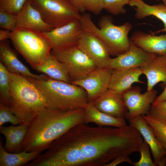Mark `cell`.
I'll return each instance as SVG.
<instances>
[{
    "mask_svg": "<svg viewBox=\"0 0 166 166\" xmlns=\"http://www.w3.org/2000/svg\"><path fill=\"white\" fill-rule=\"evenodd\" d=\"M142 136L129 125L122 128L76 125L33 160V166H106L117 157L139 152Z\"/></svg>",
    "mask_w": 166,
    "mask_h": 166,
    "instance_id": "1",
    "label": "cell"
},
{
    "mask_svg": "<svg viewBox=\"0 0 166 166\" xmlns=\"http://www.w3.org/2000/svg\"><path fill=\"white\" fill-rule=\"evenodd\" d=\"M85 108L64 110L47 107L41 110L29 125L22 144V151L46 150L69 129L84 123Z\"/></svg>",
    "mask_w": 166,
    "mask_h": 166,
    "instance_id": "2",
    "label": "cell"
},
{
    "mask_svg": "<svg viewBox=\"0 0 166 166\" xmlns=\"http://www.w3.org/2000/svg\"><path fill=\"white\" fill-rule=\"evenodd\" d=\"M10 108L20 124L29 126L37 115L47 107L38 89L26 77L10 73Z\"/></svg>",
    "mask_w": 166,
    "mask_h": 166,
    "instance_id": "3",
    "label": "cell"
},
{
    "mask_svg": "<svg viewBox=\"0 0 166 166\" xmlns=\"http://www.w3.org/2000/svg\"><path fill=\"white\" fill-rule=\"evenodd\" d=\"M39 90L48 108L64 110L85 108L89 103L86 91L71 83L52 79L26 77Z\"/></svg>",
    "mask_w": 166,
    "mask_h": 166,
    "instance_id": "4",
    "label": "cell"
},
{
    "mask_svg": "<svg viewBox=\"0 0 166 166\" xmlns=\"http://www.w3.org/2000/svg\"><path fill=\"white\" fill-rule=\"evenodd\" d=\"M79 21L82 29L99 39L107 48L111 56H118L129 48L131 40L128 34L132 28L130 23L127 22L121 25L116 26L113 24L112 18L106 15L100 18L98 28L88 13L81 14Z\"/></svg>",
    "mask_w": 166,
    "mask_h": 166,
    "instance_id": "5",
    "label": "cell"
},
{
    "mask_svg": "<svg viewBox=\"0 0 166 166\" xmlns=\"http://www.w3.org/2000/svg\"><path fill=\"white\" fill-rule=\"evenodd\" d=\"M9 39L32 68L43 63L51 54V43L43 32L17 28L10 33Z\"/></svg>",
    "mask_w": 166,
    "mask_h": 166,
    "instance_id": "6",
    "label": "cell"
},
{
    "mask_svg": "<svg viewBox=\"0 0 166 166\" xmlns=\"http://www.w3.org/2000/svg\"><path fill=\"white\" fill-rule=\"evenodd\" d=\"M46 23L54 28L79 20L80 12L67 0H30Z\"/></svg>",
    "mask_w": 166,
    "mask_h": 166,
    "instance_id": "7",
    "label": "cell"
},
{
    "mask_svg": "<svg viewBox=\"0 0 166 166\" xmlns=\"http://www.w3.org/2000/svg\"><path fill=\"white\" fill-rule=\"evenodd\" d=\"M51 54L63 63L72 81L81 80L97 68L87 56L76 45Z\"/></svg>",
    "mask_w": 166,
    "mask_h": 166,
    "instance_id": "8",
    "label": "cell"
},
{
    "mask_svg": "<svg viewBox=\"0 0 166 166\" xmlns=\"http://www.w3.org/2000/svg\"><path fill=\"white\" fill-rule=\"evenodd\" d=\"M157 91L153 89L142 93L140 89L131 87L122 94L127 109L125 118L128 120L146 115L156 97Z\"/></svg>",
    "mask_w": 166,
    "mask_h": 166,
    "instance_id": "9",
    "label": "cell"
},
{
    "mask_svg": "<svg viewBox=\"0 0 166 166\" xmlns=\"http://www.w3.org/2000/svg\"><path fill=\"white\" fill-rule=\"evenodd\" d=\"M77 45L97 68L107 67L111 55L104 44L94 35L83 30Z\"/></svg>",
    "mask_w": 166,
    "mask_h": 166,
    "instance_id": "10",
    "label": "cell"
},
{
    "mask_svg": "<svg viewBox=\"0 0 166 166\" xmlns=\"http://www.w3.org/2000/svg\"><path fill=\"white\" fill-rule=\"evenodd\" d=\"M112 70L107 67L97 68L84 78L71 83L84 89L89 102H92L108 89Z\"/></svg>",
    "mask_w": 166,
    "mask_h": 166,
    "instance_id": "11",
    "label": "cell"
},
{
    "mask_svg": "<svg viewBox=\"0 0 166 166\" xmlns=\"http://www.w3.org/2000/svg\"><path fill=\"white\" fill-rule=\"evenodd\" d=\"M83 30L79 20L44 32L49 40L53 51H59L77 45Z\"/></svg>",
    "mask_w": 166,
    "mask_h": 166,
    "instance_id": "12",
    "label": "cell"
},
{
    "mask_svg": "<svg viewBox=\"0 0 166 166\" xmlns=\"http://www.w3.org/2000/svg\"><path fill=\"white\" fill-rule=\"evenodd\" d=\"M157 55L144 51L131 41L128 49L124 53L111 58L107 67L112 69L140 68L151 61Z\"/></svg>",
    "mask_w": 166,
    "mask_h": 166,
    "instance_id": "13",
    "label": "cell"
},
{
    "mask_svg": "<svg viewBox=\"0 0 166 166\" xmlns=\"http://www.w3.org/2000/svg\"><path fill=\"white\" fill-rule=\"evenodd\" d=\"M129 125L140 132L149 146L152 154L154 162L159 166L166 165V152L163 145L157 140L142 115L128 120Z\"/></svg>",
    "mask_w": 166,
    "mask_h": 166,
    "instance_id": "14",
    "label": "cell"
},
{
    "mask_svg": "<svg viewBox=\"0 0 166 166\" xmlns=\"http://www.w3.org/2000/svg\"><path fill=\"white\" fill-rule=\"evenodd\" d=\"M0 62L10 73L21 74L26 77L42 79L46 75H39L32 73L18 59L7 39L0 41Z\"/></svg>",
    "mask_w": 166,
    "mask_h": 166,
    "instance_id": "15",
    "label": "cell"
},
{
    "mask_svg": "<svg viewBox=\"0 0 166 166\" xmlns=\"http://www.w3.org/2000/svg\"><path fill=\"white\" fill-rule=\"evenodd\" d=\"M91 102L99 110L114 117L125 118L127 112L122 94L109 89Z\"/></svg>",
    "mask_w": 166,
    "mask_h": 166,
    "instance_id": "16",
    "label": "cell"
},
{
    "mask_svg": "<svg viewBox=\"0 0 166 166\" xmlns=\"http://www.w3.org/2000/svg\"><path fill=\"white\" fill-rule=\"evenodd\" d=\"M32 30L42 32L50 31L54 29L43 20L39 11L27 0L20 12L17 14L16 28Z\"/></svg>",
    "mask_w": 166,
    "mask_h": 166,
    "instance_id": "17",
    "label": "cell"
},
{
    "mask_svg": "<svg viewBox=\"0 0 166 166\" xmlns=\"http://www.w3.org/2000/svg\"><path fill=\"white\" fill-rule=\"evenodd\" d=\"M142 74L140 68L130 69H113L108 89L122 94L135 83H143L140 80Z\"/></svg>",
    "mask_w": 166,
    "mask_h": 166,
    "instance_id": "18",
    "label": "cell"
},
{
    "mask_svg": "<svg viewBox=\"0 0 166 166\" xmlns=\"http://www.w3.org/2000/svg\"><path fill=\"white\" fill-rule=\"evenodd\" d=\"M130 40L147 52L166 55V34L158 36L136 31L132 34Z\"/></svg>",
    "mask_w": 166,
    "mask_h": 166,
    "instance_id": "19",
    "label": "cell"
},
{
    "mask_svg": "<svg viewBox=\"0 0 166 166\" xmlns=\"http://www.w3.org/2000/svg\"><path fill=\"white\" fill-rule=\"evenodd\" d=\"M140 68L147 79V91L152 89L160 82L166 85V55H157Z\"/></svg>",
    "mask_w": 166,
    "mask_h": 166,
    "instance_id": "20",
    "label": "cell"
},
{
    "mask_svg": "<svg viewBox=\"0 0 166 166\" xmlns=\"http://www.w3.org/2000/svg\"><path fill=\"white\" fill-rule=\"evenodd\" d=\"M84 123H93L100 127L122 128L127 125L124 118L114 117L105 113L96 108L91 102L85 108Z\"/></svg>",
    "mask_w": 166,
    "mask_h": 166,
    "instance_id": "21",
    "label": "cell"
},
{
    "mask_svg": "<svg viewBox=\"0 0 166 166\" xmlns=\"http://www.w3.org/2000/svg\"><path fill=\"white\" fill-rule=\"evenodd\" d=\"M28 127L22 124L16 126L0 127V132L6 139L4 148L6 151L15 152L22 150V144L27 134Z\"/></svg>",
    "mask_w": 166,
    "mask_h": 166,
    "instance_id": "22",
    "label": "cell"
},
{
    "mask_svg": "<svg viewBox=\"0 0 166 166\" xmlns=\"http://www.w3.org/2000/svg\"><path fill=\"white\" fill-rule=\"evenodd\" d=\"M32 68L38 72L45 74L52 79L71 83L65 66L51 54L43 63Z\"/></svg>",
    "mask_w": 166,
    "mask_h": 166,
    "instance_id": "23",
    "label": "cell"
},
{
    "mask_svg": "<svg viewBox=\"0 0 166 166\" xmlns=\"http://www.w3.org/2000/svg\"><path fill=\"white\" fill-rule=\"evenodd\" d=\"M129 5L135 6V16L138 19L152 15L160 20L164 23V27L159 32L166 33V6L164 4L161 3L150 5L145 3L143 0H131Z\"/></svg>",
    "mask_w": 166,
    "mask_h": 166,
    "instance_id": "24",
    "label": "cell"
},
{
    "mask_svg": "<svg viewBox=\"0 0 166 166\" xmlns=\"http://www.w3.org/2000/svg\"><path fill=\"white\" fill-rule=\"evenodd\" d=\"M41 153L38 151L27 152L23 150L20 152L9 153L5 149L0 137V166H20L26 165L37 157Z\"/></svg>",
    "mask_w": 166,
    "mask_h": 166,
    "instance_id": "25",
    "label": "cell"
},
{
    "mask_svg": "<svg viewBox=\"0 0 166 166\" xmlns=\"http://www.w3.org/2000/svg\"><path fill=\"white\" fill-rule=\"evenodd\" d=\"M10 73L0 62V102L9 107L10 95Z\"/></svg>",
    "mask_w": 166,
    "mask_h": 166,
    "instance_id": "26",
    "label": "cell"
},
{
    "mask_svg": "<svg viewBox=\"0 0 166 166\" xmlns=\"http://www.w3.org/2000/svg\"><path fill=\"white\" fill-rule=\"evenodd\" d=\"M157 140L162 145L166 143V124L146 115H142Z\"/></svg>",
    "mask_w": 166,
    "mask_h": 166,
    "instance_id": "27",
    "label": "cell"
},
{
    "mask_svg": "<svg viewBox=\"0 0 166 166\" xmlns=\"http://www.w3.org/2000/svg\"><path fill=\"white\" fill-rule=\"evenodd\" d=\"M131 0H104V9L111 14L117 15L124 14V6L129 4Z\"/></svg>",
    "mask_w": 166,
    "mask_h": 166,
    "instance_id": "28",
    "label": "cell"
},
{
    "mask_svg": "<svg viewBox=\"0 0 166 166\" xmlns=\"http://www.w3.org/2000/svg\"><path fill=\"white\" fill-rule=\"evenodd\" d=\"M146 115L166 124V100L152 104Z\"/></svg>",
    "mask_w": 166,
    "mask_h": 166,
    "instance_id": "29",
    "label": "cell"
},
{
    "mask_svg": "<svg viewBox=\"0 0 166 166\" xmlns=\"http://www.w3.org/2000/svg\"><path fill=\"white\" fill-rule=\"evenodd\" d=\"M27 0H0V10L17 15Z\"/></svg>",
    "mask_w": 166,
    "mask_h": 166,
    "instance_id": "30",
    "label": "cell"
},
{
    "mask_svg": "<svg viewBox=\"0 0 166 166\" xmlns=\"http://www.w3.org/2000/svg\"><path fill=\"white\" fill-rule=\"evenodd\" d=\"M139 152L140 154V158L139 160L136 162H132L134 166H157L153 162L151 158L150 148L145 141H143L140 145Z\"/></svg>",
    "mask_w": 166,
    "mask_h": 166,
    "instance_id": "31",
    "label": "cell"
},
{
    "mask_svg": "<svg viewBox=\"0 0 166 166\" xmlns=\"http://www.w3.org/2000/svg\"><path fill=\"white\" fill-rule=\"evenodd\" d=\"M17 15L11 14L0 10V27L12 32L16 29Z\"/></svg>",
    "mask_w": 166,
    "mask_h": 166,
    "instance_id": "32",
    "label": "cell"
},
{
    "mask_svg": "<svg viewBox=\"0 0 166 166\" xmlns=\"http://www.w3.org/2000/svg\"><path fill=\"white\" fill-rule=\"evenodd\" d=\"M7 122L14 125L20 124L18 118L11 110L10 107L0 103V127Z\"/></svg>",
    "mask_w": 166,
    "mask_h": 166,
    "instance_id": "33",
    "label": "cell"
},
{
    "mask_svg": "<svg viewBox=\"0 0 166 166\" xmlns=\"http://www.w3.org/2000/svg\"><path fill=\"white\" fill-rule=\"evenodd\" d=\"M86 10L95 14H99L104 9V0H83Z\"/></svg>",
    "mask_w": 166,
    "mask_h": 166,
    "instance_id": "34",
    "label": "cell"
},
{
    "mask_svg": "<svg viewBox=\"0 0 166 166\" xmlns=\"http://www.w3.org/2000/svg\"><path fill=\"white\" fill-rule=\"evenodd\" d=\"M129 155H124L120 156L107 164L106 166H115L123 162L132 164V162L129 157Z\"/></svg>",
    "mask_w": 166,
    "mask_h": 166,
    "instance_id": "35",
    "label": "cell"
},
{
    "mask_svg": "<svg viewBox=\"0 0 166 166\" xmlns=\"http://www.w3.org/2000/svg\"><path fill=\"white\" fill-rule=\"evenodd\" d=\"M80 13H83L86 11L83 0H67Z\"/></svg>",
    "mask_w": 166,
    "mask_h": 166,
    "instance_id": "36",
    "label": "cell"
},
{
    "mask_svg": "<svg viewBox=\"0 0 166 166\" xmlns=\"http://www.w3.org/2000/svg\"><path fill=\"white\" fill-rule=\"evenodd\" d=\"M166 100V85L164 91L156 97L152 104H156Z\"/></svg>",
    "mask_w": 166,
    "mask_h": 166,
    "instance_id": "37",
    "label": "cell"
},
{
    "mask_svg": "<svg viewBox=\"0 0 166 166\" xmlns=\"http://www.w3.org/2000/svg\"><path fill=\"white\" fill-rule=\"evenodd\" d=\"M11 31L8 30L1 29L0 30V41L7 39Z\"/></svg>",
    "mask_w": 166,
    "mask_h": 166,
    "instance_id": "38",
    "label": "cell"
},
{
    "mask_svg": "<svg viewBox=\"0 0 166 166\" xmlns=\"http://www.w3.org/2000/svg\"><path fill=\"white\" fill-rule=\"evenodd\" d=\"M163 3V4L166 6V0H161Z\"/></svg>",
    "mask_w": 166,
    "mask_h": 166,
    "instance_id": "39",
    "label": "cell"
},
{
    "mask_svg": "<svg viewBox=\"0 0 166 166\" xmlns=\"http://www.w3.org/2000/svg\"><path fill=\"white\" fill-rule=\"evenodd\" d=\"M164 147V148L166 152V143L162 145Z\"/></svg>",
    "mask_w": 166,
    "mask_h": 166,
    "instance_id": "40",
    "label": "cell"
},
{
    "mask_svg": "<svg viewBox=\"0 0 166 166\" xmlns=\"http://www.w3.org/2000/svg\"><path fill=\"white\" fill-rule=\"evenodd\" d=\"M157 0V1H160V0Z\"/></svg>",
    "mask_w": 166,
    "mask_h": 166,
    "instance_id": "41",
    "label": "cell"
}]
</instances>
